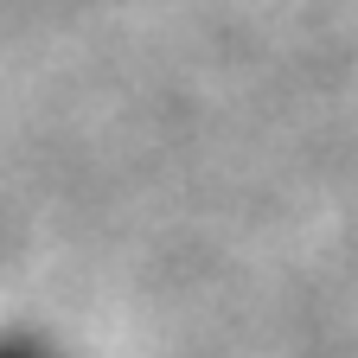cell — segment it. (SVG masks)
<instances>
[{"mask_svg": "<svg viewBox=\"0 0 358 358\" xmlns=\"http://www.w3.org/2000/svg\"><path fill=\"white\" fill-rule=\"evenodd\" d=\"M0 358H77V352L38 320H0Z\"/></svg>", "mask_w": 358, "mask_h": 358, "instance_id": "6da1fadb", "label": "cell"}]
</instances>
